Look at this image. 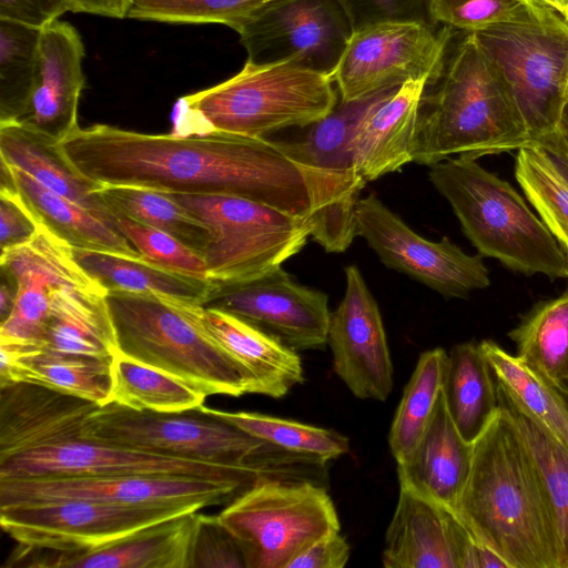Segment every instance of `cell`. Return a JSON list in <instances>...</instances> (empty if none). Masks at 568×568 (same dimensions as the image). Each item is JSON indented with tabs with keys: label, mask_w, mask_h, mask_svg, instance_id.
Listing matches in <instances>:
<instances>
[{
	"label": "cell",
	"mask_w": 568,
	"mask_h": 568,
	"mask_svg": "<svg viewBox=\"0 0 568 568\" xmlns=\"http://www.w3.org/2000/svg\"><path fill=\"white\" fill-rule=\"evenodd\" d=\"M118 351L210 395L251 394L243 371L199 321V302L159 293L108 292Z\"/></svg>",
	"instance_id": "6"
},
{
	"label": "cell",
	"mask_w": 568,
	"mask_h": 568,
	"mask_svg": "<svg viewBox=\"0 0 568 568\" xmlns=\"http://www.w3.org/2000/svg\"><path fill=\"white\" fill-rule=\"evenodd\" d=\"M529 2L539 3L556 11L568 21V0H528Z\"/></svg>",
	"instance_id": "53"
},
{
	"label": "cell",
	"mask_w": 568,
	"mask_h": 568,
	"mask_svg": "<svg viewBox=\"0 0 568 568\" xmlns=\"http://www.w3.org/2000/svg\"><path fill=\"white\" fill-rule=\"evenodd\" d=\"M277 0H132L128 18L169 23H220L237 33Z\"/></svg>",
	"instance_id": "42"
},
{
	"label": "cell",
	"mask_w": 568,
	"mask_h": 568,
	"mask_svg": "<svg viewBox=\"0 0 568 568\" xmlns=\"http://www.w3.org/2000/svg\"><path fill=\"white\" fill-rule=\"evenodd\" d=\"M480 349L497 384L546 430L566 444L568 415L555 386L517 355L493 341H481Z\"/></svg>",
	"instance_id": "34"
},
{
	"label": "cell",
	"mask_w": 568,
	"mask_h": 568,
	"mask_svg": "<svg viewBox=\"0 0 568 568\" xmlns=\"http://www.w3.org/2000/svg\"><path fill=\"white\" fill-rule=\"evenodd\" d=\"M531 144L500 75L471 33L425 85L410 145L412 162L432 166L452 155L477 160Z\"/></svg>",
	"instance_id": "3"
},
{
	"label": "cell",
	"mask_w": 568,
	"mask_h": 568,
	"mask_svg": "<svg viewBox=\"0 0 568 568\" xmlns=\"http://www.w3.org/2000/svg\"><path fill=\"white\" fill-rule=\"evenodd\" d=\"M210 283L202 306L231 313L295 352L327 344V295L301 285L282 266L244 282Z\"/></svg>",
	"instance_id": "17"
},
{
	"label": "cell",
	"mask_w": 568,
	"mask_h": 568,
	"mask_svg": "<svg viewBox=\"0 0 568 568\" xmlns=\"http://www.w3.org/2000/svg\"><path fill=\"white\" fill-rule=\"evenodd\" d=\"M534 143L545 149L557 170L568 182V140L556 131Z\"/></svg>",
	"instance_id": "51"
},
{
	"label": "cell",
	"mask_w": 568,
	"mask_h": 568,
	"mask_svg": "<svg viewBox=\"0 0 568 568\" xmlns=\"http://www.w3.org/2000/svg\"><path fill=\"white\" fill-rule=\"evenodd\" d=\"M7 164L21 197L36 219L70 247L141 257L113 223L42 185L27 172Z\"/></svg>",
	"instance_id": "29"
},
{
	"label": "cell",
	"mask_w": 568,
	"mask_h": 568,
	"mask_svg": "<svg viewBox=\"0 0 568 568\" xmlns=\"http://www.w3.org/2000/svg\"><path fill=\"white\" fill-rule=\"evenodd\" d=\"M217 516L239 540L246 568H288L316 539L341 529L326 488L308 480H261Z\"/></svg>",
	"instance_id": "11"
},
{
	"label": "cell",
	"mask_w": 568,
	"mask_h": 568,
	"mask_svg": "<svg viewBox=\"0 0 568 568\" xmlns=\"http://www.w3.org/2000/svg\"><path fill=\"white\" fill-rule=\"evenodd\" d=\"M539 3L528 0H428L435 24L466 33L530 19Z\"/></svg>",
	"instance_id": "44"
},
{
	"label": "cell",
	"mask_w": 568,
	"mask_h": 568,
	"mask_svg": "<svg viewBox=\"0 0 568 568\" xmlns=\"http://www.w3.org/2000/svg\"><path fill=\"white\" fill-rule=\"evenodd\" d=\"M442 392L458 432L473 443L499 407L493 373L479 343L453 346Z\"/></svg>",
	"instance_id": "31"
},
{
	"label": "cell",
	"mask_w": 568,
	"mask_h": 568,
	"mask_svg": "<svg viewBox=\"0 0 568 568\" xmlns=\"http://www.w3.org/2000/svg\"><path fill=\"white\" fill-rule=\"evenodd\" d=\"M480 545L455 510L399 485L385 535V568H478Z\"/></svg>",
	"instance_id": "20"
},
{
	"label": "cell",
	"mask_w": 568,
	"mask_h": 568,
	"mask_svg": "<svg viewBox=\"0 0 568 568\" xmlns=\"http://www.w3.org/2000/svg\"><path fill=\"white\" fill-rule=\"evenodd\" d=\"M197 511L144 528L84 554H63L19 545L9 567L26 568H189Z\"/></svg>",
	"instance_id": "23"
},
{
	"label": "cell",
	"mask_w": 568,
	"mask_h": 568,
	"mask_svg": "<svg viewBox=\"0 0 568 568\" xmlns=\"http://www.w3.org/2000/svg\"><path fill=\"white\" fill-rule=\"evenodd\" d=\"M455 511L508 568H560L559 538L542 478L516 420L500 404L473 442Z\"/></svg>",
	"instance_id": "2"
},
{
	"label": "cell",
	"mask_w": 568,
	"mask_h": 568,
	"mask_svg": "<svg viewBox=\"0 0 568 568\" xmlns=\"http://www.w3.org/2000/svg\"><path fill=\"white\" fill-rule=\"evenodd\" d=\"M345 277L344 297L328 325L333 368L355 397L384 402L394 368L381 312L357 266H347Z\"/></svg>",
	"instance_id": "19"
},
{
	"label": "cell",
	"mask_w": 568,
	"mask_h": 568,
	"mask_svg": "<svg viewBox=\"0 0 568 568\" xmlns=\"http://www.w3.org/2000/svg\"><path fill=\"white\" fill-rule=\"evenodd\" d=\"M352 33L335 0H277L239 32L247 61H290L332 79Z\"/></svg>",
	"instance_id": "18"
},
{
	"label": "cell",
	"mask_w": 568,
	"mask_h": 568,
	"mask_svg": "<svg viewBox=\"0 0 568 568\" xmlns=\"http://www.w3.org/2000/svg\"><path fill=\"white\" fill-rule=\"evenodd\" d=\"M448 353L436 347L419 355L403 392L388 444L397 463L405 460L422 438L442 392Z\"/></svg>",
	"instance_id": "37"
},
{
	"label": "cell",
	"mask_w": 568,
	"mask_h": 568,
	"mask_svg": "<svg viewBox=\"0 0 568 568\" xmlns=\"http://www.w3.org/2000/svg\"><path fill=\"white\" fill-rule=\"evenodd\" d=\"M132 0H72V12H84L108 18H128Z\"/></svg>",
	"instance_id": "50"
},
{
	"label": "cell",
	"mask_w": 568,
	"mask_h": 568,
	"mask_svg": "<svg viewBox=\"0 0 568 568\" xmlns=\"http://www.w3.org/2000/svg\"><path fill=\"white\" fill-rule=\"evenodd\" d=\"M99 406L40 384L0 386V462L80 438L87 418Z\"/></svg>",
	"instance_id": "22"
},
{
	"label": "cell",
	"mask_w": 568,
	"mask_h": 568,
	"mask_svg": "<svg viewBox=\"0 0 568 568\" xmlns=\"http://www.w3.org/2000/svg\"><path fill=\"white\" fill-rule=\"evenodd\" d=\"M335 1L346 16L353 32L385 21H423L434 23L428 12V0Z\"/></svg>",
	"instance_id": "46"
},
{
	"label": "cell",
	"mask_w": 568,
	"mask_h": 568,
	"mask_svg": "<svg viewBox=\"0 0 568 568\" xmlns=\"http://www.w3.org/2000/svg\"><path fill=\"white\" fill-rule=\"evenodd\" d=\"M337 101L331 77L290 61L255 64L246 60L230 79L180 98L172 132L223 131L264 138L292 126H310L329 114Z\"/></svg>",
	"instance_id": "4"
},
{
	"label": "cell",
	"mask_w": 568,
	"mask_h": 568,
	"mask_svg": "<svg viewBox=\"0 0 568 568\" xmlns=\"http://www.w3.org/2000/svg\"><path fill=\"white\" fill-rule=\"evenodd\" d=\"M429 180L483 257L528 276L568 278V255L507 181L462 156L432 165Z\"/></svg>",
	"instance_id": "5"
},
{
	"label": "cell",
	"mask_w": 568,
	"mask_h": 568,
	"mask_svg": "<svg viewBox=\"0 0 568 568\" xmlns=\"http://www.w3.org/2000/svg\"><path fill=\"white\" fill-rule=\"evenodd\" d=\"M105 296L79 288L55 291L40 348L113 358L118 346Z\"/></svg>",
	"instance_id": "30"
},
{
	"label": "cell",
	"mask_w": 568,
	"mask_h": 568,
	"mask_svg": "<svg viewBox=\"0 0 568 568\" xmlns=\"http://www.w3.org/2000/svg\"><path fill=\"white\" fill-rule=\"evenodd\" d=\"M497 397L516 420L542 478L560 545V568H568V446L546 430L496 383Z\"/></svg>",
	"instance_id": "38"
},
{
	"label": "cell",
	"mask_w": 568,
	"mask_h": 568,
	"mask_svg": "<svg viewBox=\"0 0 568 568\" xmlns=\"http://www.w3.org/2000/svg\"><path fill=\"white\" fill-rule=\"evenodd\" d=\"M471 453L473 443L458 432L440 392L422 438L409 456L397 463L399 485L455 510Z\"/></svg>",
	"instance_id": "25"
},
{
	"label": "cell",
	"mask_w": 568,
	"mask_h": 568,
	"mask_svg": "<svg viewBox=\"0 0 568 568\" xmlns=\"http://www.w3.org/2000/svg\"><path fill=\"white\" fill-rule=\"evenodd\" d=\"M517 346V356L538 371L548 382L568 383V291L538 302L508 333Z\"/></svg>",
	"instance_id": "33"
},
{
	"label": "cell",
	"mask_w": 568,
	"mask_h": 568,
	"mask_svg": "<svg viewBox=\"0 0 568 568\" xmlns=\"http://www.w3.org/2000/svg\"><path fill=\"white\" fill-rule=\"evenodd\" d=\"M345 102L310 125L303 139L275 141L300 170L311 201V237L328 253H342L357 235L356 206L366 182L358 174L352 149L354 133L377 104L395 90Z\"/></svg>",
	"instance_id": "8"
},
{
	"label": "cell",
	"mask_w": 568,
	"mask_h": 568,
	"mask_svg": "<svg viewBox=\"0 0 568 568\" xmlns=\"http://www.w3.org/2000/svg\"><path fill=\"white\" fill-rule=\"evenodd\" d=\"M566 138V136H565Z\"/></svg>",
	"instance_id": "57"
},
{
	"label": "cell",
	"mask_w": 568,
	"mask_h": 568,
	"mask_svg": "<svg viewBox=\"0 0 568 568\" xmlns=\"http://www.w3.org/2000/svg\"><path fill=\"white\" fill-rule=\"evenodd\" d=\"M72 11V0H0V19L43 29Z\"/></svg>",
	"instance_id": "48"
},
{
	"label": "cell",
	"mask_w": 568,
	"mask_h": 568,
	"mask_svg": "<svg viewBox=\"0 0 568 568\" xmlns=\"http://www.w3.org/2000/svg\"><path fill=\"white\" fill-rule=\"evenodd\" d=\"M84 47L78 30L55 20L41 30L39 67L30 100L16 123L57 142L78 126V108L85 78Z\"/></svg>",
	"instance_id": "21"
},
{
	"label": "cell",
	"mask_w": 568,
	"mask_h": 568,
	"mask_svg": "<svg viewBox=\"0 0 568 568\" xmlns=\"http://www.w3.org/2000/svg\"><path fill=\"white\" fill-rule=\"evenodd\" d=\"M1 287H0V322L2 323L11 313L17 294L18 286L14 280L4 271H1Z\"/></svg>",
	"instance_id": "52"
},
{
	"label": "cell",
	"mask_w": 568,
	"mask_h": 568,
	"mask_svg": "<svg viewBox=\"0 0 568 568\" xmlns=\"http://www.w3.org/2000/svg\"><path fill=\"white\" fill-rule=\"evenodd\" d=\"M250 487L237 481L186 477H39L0 479V508L69 499L126 507L227 504Z\"/></svg>",
	"instance_id": "15"
},
{
	"label": "cell",
	"mask_w": 568,
	"mask_h": 568,
	"mask_svg": "<svg viewBox=\"0 0 568 568\" xmlns=\"http://www.w3.org/2000/svg\"><path fill=\"white\" fill-rule=\"evenodd\" d=\"M80 438L223 465L262 466L292 481H313L318 474L314 458L273 446L199 409L161 413L111 402L89 415Z\"/></svg>",
	"instance_id": "7"
},
{
	"label": "cell",
	"mask_w": 568,
	"mask_h": 568,
	"mask_svg": "<svg viewBox=\"0 0 568 568\" xmlns=\"http://www.w3.org/2000/svg\"><path fill=\"white\" fill-rule=\"evenodd\" d=\"M554 386H555L556 390L558 392V394L562 400V404L565 406L566 413L568 415V385H559V386L554 385ZM566 444L568 446V432L566 435Z\"/></svg>",
	"instance_id": "55"
},
{
	"label": "cell",
	"mask_w": 568,
	"mask_h": 568,
	"mask_svg": "<svg viewBox=\"0 0 568 568\" xmlns=\"http://www.w3.org/2000/svg\"><path fill=\"white\" fill-rule=\"evenodd\" d=\"M427 83L428 79L405 82L358 124L352 149L356 170L366 183L412 162L417 110Z\"/></svg>",
	"instance_id": "26"
},
{
	"label": "cell",
	"mask_w": 568,
	"mask_h": 568,
	"mask_svg": "<svg viewBox=\"0 0 568 568\" xmlns=\"http://www.w3.org/2000/svg\"><path fill=\"white\" fill-rule=\"evenodd\" d=\"M199 410L224 419L273 446L326 463L349 450V439L333 429L260 413L225 412L205 405Z\"/></svg>",
	"instance_id": "39"
},
{
	"label": "cell",
	"mask_w": 568,
	"mask_h": 568,
	"mask_svg": "<svg viewBox=\"0 0 568 568\" xmlns=\"http://www.w3.org/2000/svg\"><path fill=\"white\" fill-rule=\"evenodd\" d=\"M60 144L77 170L99 184L239 196L310 223L300 170L265 138L223 131L148 134L99 123L78 126Z\"/></svg>",
	"instance_id": "1"
},
{
	"label": "cell",
	"mask_w": 568,
	"mask_h": 568,
	"mask_svg": "<svg viewBox=\"0 0 568 568\" xmlns=\"http://www.w3.org/2000/svg\"><path fill=\"white\" fill-rule=\"evenodd\" d=\"M206 397L181 379L119 351L113 356V403L136 410L178 413L199 409Z\"/></svg>",
	"instance_id": "35"
},
{
	"label": "cell",
	"mask_w": 568,
	"mask_h": 568,
	"mask_svg": "<svg viewBox=\"0 0 568 568\" xmlns=\"http://www.w3.org/2000/svg\"><path fill=\"white\" fill-rule=\"evenodd\" d=\"M186 477L242 483L284 480L262 466H231L155 454L121 445L77 438L32 449L0 462V479L39 477Z\"/></svg>",
	"instance_id": "12"
},
{
	"label": "cell",
	"mask_w": 568,
	"mask_h": 568,
	"mask_svg": "<svg viewBox=\"0 0 568 568\" xmlns=\"http://www.w3.org/2000/svg\"><path fill=\"white\" fill-rule=\"evenodd\" d=\"M0 155L42 185L112 223L111 211L98 193L102 184L79 172L59 142L20 124H0Z\"/></svg>",
	"instance_id": "28"
},
{
	"label": "cell",
	"mask_w": 568,
	"mask_h": 568,
	"mask_svg": "<svg viewBox=\"0 0 568 568\" xmlns=\"http://www.w3.org/2000/svg\"><path fill=\"white\" fill-rule=\"evenodd\" d=\"M558 131L568 140V99L562 109Z\"/></svg>",
	"instance_id": "54"
},
{
	"label": "cell",
	"mask_w": 568,
	"mask_h": 568,
	"mask_svg": "<svg viewBox=\"0 0 568 568\" xmlns=\"http://www.w3.org/2000/svg\"><path fill=\"white\" fill-rule=\"evenodd\" d=\"M356 231L384 265L405 273L446 298H465L490 285L483 256L468 255L449 239L433 242L415 233L374 194L359 199Z\"/></svg>",
	"instance_id": "16"
},
{
	"label": "cell",
	"mask_w": 568,
	"mask_h": 568,
	"mask_svg": "<svg viewBox=\"0 0 568 568\" xmlns=\"http://www.w3.org/2000/svg\"><path fill=\"white\" fill-rule=\"evenodd\" d=\"M189 568H246L239 540L219 516L196 514Z\"/></svg>",
	"instance_id": "45"
},
{
	"label": "cell",
	"mask_w": 568,
	"mask_h": 568,
	"mask_svg": "<svg viewBox=\"0 0 568 568\" xmlns=\"http://www.w3.org/2000/svg\"><path fill=\"white\" fill-rule=\"evenodd\" d=\"M42 229L17 186L0 187L1 252L26 244Z\"/></svg>",
	"instance_id": "47"
},
{
	"label": "cell",
	"mask_w": 568,
	"mask_h": 568,
	"mask_svg": "<svg viewBox=\"0 0 568 568\" xmlns=\"http://www.w3.org/2000/svg\"><path fill=\"white\" fill-rule=\"evenodd\" d=\"M453 37L452 28L423 21H385L354 31L333 74L341 100H362L410 80L433 82Z\"/></svg>",
	"instance_id": "13"
},
{
	"label": "cell",
	"mask_w": 568,
	"mask_h": 568,
	"mask_svg": "<svg viewBox=\"0 0 568 568\" xmlns=\"http://www.w3.org/2000/svg\"><path fill=\"white\" fill-rule=\"evenodd\" d=\"M41 30L0 19V124L23 115L39 67Z\"/></svg>",
	"instance_id": "40"
},
{
	"label": "cell",
	"mask_w": 568,
	"mask_h": 568,
	"mask_svg": "<svg viewBox=\"0 0 568 568\" xmlns=\"http://www.w3.org/2000/svg\"><path fill=\"white\" fill-rule=\"evenodd\" d=\"M515 176L539 219L568 255V182L540 145L518 150Z\"/></svg>",
	"instance_id": "41"
},
{
	"label": "cell",
	"mask_w": 568,
	"mask_h": 568,
	"mask_svg": "<svg viewBox=\"0 0 568 568\" xmlns=\"http://www.w3.org/2000/svg\"><path fill=\"white\" fill-rule=\"evenodd\" d=\"M111 211V210H110ZM112 223L129 240L141 257L168 271L209 281L201 254L174 236L111 211Z\"/></svg>",
	"instance_id": "43"
},
{
	"label": "cell",
	"mask_w": 568,
	"mask_h": 568,
	"mask_svg": "<svg viewBox=\"0 0 568 568\" xmlns=\"http://www.w3.org/2000/svg\"><path fill=\"white\" fill-rule=\"evenodd\" d=\"M210 231L203 258L214 283H239L282 266L311 236L308 221L232 195L169 193Z\"/></svg>",
	"instance_id": "10"
},
{
	"label": "cell",
	"mask_w": 568,
	"mask_h": 568,
	"mask_svg": "<svg viewBox=\"0 0 568 568\" xmlns=\"http://www.w3.org/2000/svg\"><path fill=\"white\" fill-rule=\"evenodd\" d=\"M112 359L0 344V386L34 383L101 406L111 403Z\"/></svg>",
	"instance_id": "27"
},
{
	"label": "cell",
	"mask_w": 568,
	"mask_h": 568,
	"mask_svg": "<svg viewBox=\"0 0 568 568\" xmlns=\"http://www.w3.org/2000/svg\"><path fill=\"white\" fill-rule=\"evenodd\" d=\"M192 511L199 509L191 506L126 507L69 499L0 508V526L22 546L84 554Z\"/></svg>",
	"instance_id": "14"
},
{
	"label": "cell",
	"mask_w": 568,
	"mask_h": 568,
	"mask_svg": "<svg viewBox=\"0 0 568 568\" xmlns=\"http://www.w3.org/2000/svg\"><path fill=\"white\" fill-rule=\"evenodd\" d=\"M566 385H568V383Z\"/></svg>",
	"instance_id": "56"
},
{
	"label": "cell",
	"mask_w": 568,
	"mask_h": 568,
	"mask_svg": "<svg viewBox=\"0 0 568 568\" xmlns=\"http://www.w3.org/2000/svg\"><path fill=\"white\" fill-rule=\"evenodd\" d=\"M351 555V547L339 530H332L298 555L288 568H343Z\"/></svg>",
	"instance_id": "49"
},
{
	"label": "cell",
	"mask_w": 568,
	"mask_h": 568,
	"mask_svg": "<svg viewBox=\"0 0 568 568\" xmlns=\"http://www.w3.org/2000/svg\"><path fill=\"white\" fill-rule=\"evenodd\" d=\"M196 314L209 335L243 371L250 382L251 394L282 398L304 382L297 352L225 311L199 303Z\"/></svg>",
	"instance_id": "24"
},
{
	"label": "cell",
	"mask_w": 568,
	"mask_h": 568,
	"mask_svg": "<svg viewBox=\"0 0 568 568\" xmlns=\"http://www.w3.org/2000/svg\"><path fill=\"white\" fill-rule=\"evenodd\" d=\"M469 33L515 100L531 144L558 131L568 99V21L538 4L528 20Z\"/></svg>",
	"instance_id": "9"
},
{
	"label": "cell",
	"mask_w": 568,
	"mask_h": 568,
	"mask_svg": "<svg viewBox=\"0 0 568 568\" xmlns=\"http://www.w3.org/2000/svg\"><path fill=\"white\" fill-rule=\"evenodd\" d=\"M98 193L111 211L163 231L203 256L210 240L209 227L165 192L136 185L102 184Z\"/></svg>",
	"instance_id": "36"
},
{
	"label": "cell",
	"mask_w": 568,
	"mask_h": 568,
	"mask_svg": "<svg viewBox=\"0 0 568 568\" xmlns=\"http://www.w3.org/2000/svg\"><path fill=\"white\" fill-rule=\"evenodd\" d=\"M81 268L106 292L159 293L202 303L210 281L174 273L142 257L71 247Z\"/></svg>",
	"instance_id": "32"
}]
</instances>
